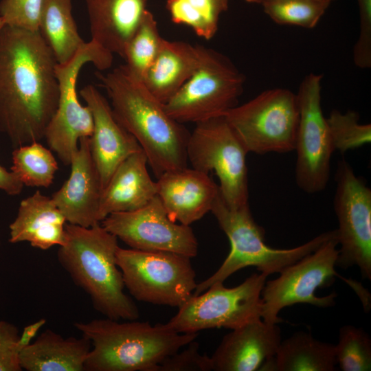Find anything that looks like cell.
Wrapping results in <instances>:
<instances>
[{"mask_svg": "<svg viewBox=\"0 0 371 371\" xmlns=\"http://www.w3.org/2000/svg\"><path fill=\"white\" fill-rule=\"evenodd\" d=\"M57 62L38 31H0V131L14 148L39 142L58 103Z\"/></svg>", "mask_w": 371, "mask_h": 371, "instance_id": "cell-1", "label": "cell"}, {"mask_svg": "<svg viewBox=\"0 0 371 371\" xmlns=\"http://www.w3.org/2000/svg\"><path fill=\"white\" fill-rule=\"evenodd\" d=\"M96 74L115 119L139 143L157 179L165 172L187 167L190 133L166 112L144 82L124 65Z\"/></svg>", "mask_w": 371, "mask_h": 371, "instance_id": "cell-2", "label": "cell"}, {"mask_svg": "<svg viewBox=\"0 0 371 371\" xmlns=\"http://www.w3.org/2000/svg\"><path fill=\"white\" fill-rule=\"evenodd\" d=\"M117 240L100 223L85 227L67 223L57 258L75 284L89 295L95 310L109 319L136 320L138 308L124 293L116 262Z\"/></svg>", "mask_w": 371, "mask_h": 371, "instance_id": "cell-3", "label": "cell"}, {"mask_svg": "<svg viewBox=\"0 0 371 371\" xmlns=\"http://www.w3.org/2000/svg\"><path fill=\"white\" fill-rule=\"evenodd\" d=\"M74 326L91 344L85 371H156L161 361L197 337L177 333L164 324L120 322L107 317Z\"/></svg>", "mask_w": 371, "mask_h": 371, "instance_id": "cell-4", "label": "cell"}, {"mask_svg": "<svg viewBox=\"0 0 371 371\" xmlns=\"http://www.w3.org/2000/svg\"><path fill=\"white\" fill-rule=\"evenodd\" d=\"M227 236L230 251L221 267L208 278L197 283L192 295H198L216 282L224 281L235 272L254 266L267 276L280 273L284 267L314 251L330 238L334 230L324 232L312 240L291 249H275L265 240V229L255 221L249 203L228 205L220 192L210 211Z\"/></svg>", "mask_w": 371, "mask_h": 371, "instance_id": "cell-5", "label": "cell"}, {"mask_svg": "<svg viewBox=\"0 0 371 371\" xmlns=\"http://www.w3.org/2000/svg\"><path fill=\"white\" fill-rule=\"evenodd\" d=\"M116 262L125 288L140 302L179 308L197 285L191 258L182 254L118 247Z\"/></svg>", "mask_w": 371, "mask_h": 371, "instance_id": "cell-6", "label": "cell"}, {"mask_svg": "<svg viewBox=\"0 0 371 371\" xmlns=\"http://www.w3.org/2000/svg\"><path fill=\"white\" fill-rule=\"evenodd\" d=\"M245 81L223 54L203 46L197 69L165 104L166 112L181 124H195L224 115L238 105Z\"/></svg>", "mask_w": 371, "mask_h": 371, "instance_id": "cell-7", "label": "cell"}, {"mask_svg": "<svg viewBox=\"0 0 371 371\" xmlns=\"http://www.w3.org/2000/svg\"><path fill=\"white\" fill-rule=\"evenodd\" d=\"M267 276L254 273L240 284L227 288L216 282L192 295L164 325L179 333L225 328L235 329L262 319L261 291Z\"/></svg>", "mask_w": 371, "mask_h": 371, "instance_id": "cell-8", "label": "cell"}, {"mask_svg": "<svg viewBox=\"0 0 371 371\" xmlns=\"http://www.w3.org/2000/svg\"><path fill=\"white\" fill-rule=\"evenodd\" d=\"M224 116L248 153H285L295 150L299 110L296 94L289 89L264 91Z\"/></svg>", "mask_w": 371, "mask_h": 371, "instance_id": "cell-9", "label": "cell"}, {"mask_svg": "<svg viewBox=\"0 0 371 371\" xmlns=\"http://www.w3.org/2000/svg\"><path fill=\"white\" fill-rule=\"evenodd\" d=\"M247 153L224 115L196 124L187 145L192 168L207 174L214 171L220 194L231 207L248 203Z\"/></svg>", "mask_w": 371, "mask_h": 371, "instance_id": "cell-10", "label": "cell"}, {"mask_svg": "<svg viewBox=\"0 0 371 371\" xmlns=\"http://www.w3.org/2000/svg\"><path fill=\"white\" fill-rule=\"evenodd\" d=\"M108 50L91 40L69 61L56 64V75L59 85L56 111L45 133L49 149L66 166L78 147L79 140L90 137L93 131V119L89 108L78 99L76 82L82 67L92 63L98 70L109 69L113 56Z\"/></svg>", "mask_w": 371, "mask_h": 371, "instance_id": "cell-11", "label": "cell"}, {"mask_svg": "<svg viewBox=\"0 0 371 371\" xmlns=\"http://www.w3.org/2000/svg\"><path fill=\"white\" fill-rule=\"evenodd\" d=\"M335 229L333 235L314 251L284 267L276 279L265 282L261 291L262 320L276 324L282 322L280 311L295 304L326 308L335 305V293L318 297L317 289L329 286L335 276L339 249Z\"/></svg>", "mask_w": 371, "mask_h": 371, "instance_id": "cell-12", "label": "cell"}, {"mask_svg": "<svg viewBox=\"0 0 371 371\" xmlns=\"http://www.w3.org/2000/svg\"><path fill=\"white\" fill-rule=\"evenodd\" d=\"M323 76L309 74L296 94L299 110L295 150L297 186L304 192L324 190L328 182L330 159L335 151L326 117L321 105Z\"/></svg>", "mask_w": 371, "mask_h": 371, "instance_id": "cell-13", "label": "cell"}, {"mask_svg": "<svg viewBox=\"0 0 371 371\" xmlns=\"http://www.w3.org/2000/svg\"><path fill=\"white\" fill-rule=\"evenodd\" d=\"M333 205L340 245L336 266H357L363 279L371 280V190L344 159L337 163Z\"/></svg>", "mask_w": 371, "mask_h": 371, "instance_id": "cell-14", "label": "cell"}, {"mask_svg": "<svg viewBox=\"0 0 371 371\" xmlns=\"http://www.w3.org/2000/svg\"><path fill=\"white\" fill-rule=\"evenodd\" d=\"M100 224L132 249L170 251L191 258L198 254L191 227L172 221L157 195L138 210L110 214Z\"/></svg>", "mask_w": 371, "mask_h": 371, "instance_id": "cell-15", "label": "cell"}, {"mask_svg": "<svg viewBox=\"0 0 371 371\" xmlns=\"http://www.w3.org/2000/svg\"><path fill=\"white\" fill-rule=\"evenodd\" d=\"M281 341L277 324H268L262 319L249 322L223 337L210 357L212 370H272Z\"/></svg>", "mask_w": 371, "mask_h": 371, "instance_id": "cell-16", "label": "cell"}, {"mask_svg": "<svg viewBox=\"0 0 371 371\" xmlns=\"http://www.w3.org/2000/svg\"><path fill=\"white\" fill-rule=\"evenodd\" d=\"M80 94L93 115L90 150L103 189L117 166L142 148L135 138L117 122L110 102L95 86H85Z\"/></svg>", "mask_w": 371, "mask_h": 371, "instance_id": "cell-17", "label": "cell"}, {"mask_svg": "<svg viewBox=\"0 0 371 371\" xmlns=\"http://www.w3.org/2000/svg\"><path fill=\"white\" fill-rule=\"evenodd\" d=\"M69 166V178L52 199L68 223L85 227L100 223L98 211L102 188L91 153L89 137L79 140Z\"/></svg>", "mask_w": 371, "mask_h": 371, "instance_id": "cell-18", "label": "cell"}, {"mask_svg": "<svg viewBox=\"0 0 371 371\" xmlns=\"http://www.w3.org/2000/svg\"><path fill=\"white\" fill-rule=\"evenodd\" d=\"M156 183L169 218L189 226L211 211L219 192L209 174L188 167L165 172Z\"/></svg>", "mask_w": 371, "mask_h": 371, "instance_id": "cell-19", "label": "cell"}, {"mask_svg": "<svg viewBox=\"0 0 371 371\" xmlns=\"http://www.w3.org/2000/svg\"><path fill=\"white\" fill-rule=\"evenodd\" d=\"M91 39L122 58L147 9V0H85Z\"/></svg>", "mask_w": 371, "mask_h": 371, "instance_id": "cell-20", "label": "cell"}, {"mask_svg": "<svg viewBox=\"0 0 371 371\" xmlns=\"http://www.w3.org/2000/svg\"><path fill=\"white\" fill-rule=\"evenodd\" d=\"M143 150L125 159L102 189L98 217L101 221L115 212L138 210L157 196V183L151 179Z\"/></svg>", "mask_w": 371, "mask_h": 371, "instance_id": "cell-21", "label": "cell"}, {"mask_svg": "<svg viewBox=\"0 0 371 371\" xmlns=\"http://www.w3.org/2000/svg\"><path fill=\"white\" fill-rule=\"evenodd\" d=\"M67 223L52 197L37 190L21 201L16 216L9 226V241L27 242L42 250L59 247L65 241Z\"/></svg>", "mask_w": 371, "mask_h": 371, "instance_id": "cell-22", "label": "cell"}, {"mask_svg": "<svg viewBox=\"0 0 371 371\" xmlns=\"http://www.w3.org/2000/svg\"><path fill=\"white\" fill-rule=\"evenodd\" d=\"M203 46L164 38L143 82L161 103L167 102L200 64Z\"/></svg>", "mask_w": 371, "mask_h": 371, "instance_id": "cell-23", "label": "cell"}, {"mask_svg": "<svg viewBox=\"0 0 371 371\" xmlns=\"http://www.w3.org/2000/svg\"><path fill=\"white\" fill-rule=\"evenodd\" d=\"M91 344L85 337H64L47 329L19 352L21 368L27 371H85Z\"/></svg>", "mask_w": 371, "mask_h": 371, "instance_id": "cell-24", "label": "cell"}, {"mask_svg": "<svg viewBox=\"0 0 371 371\" xmlns=\"http://www.w3.org/2000/svg\"><path fill=\"white\" fill-rule=\"evenodd\" d=\"M337 364L335 345L300 331L281 341L272 370L334 371Z\"/></svg>", "mask_w": 371, "mask_h": 371, "instance_id": "cell-25", "label": "cell"}, {"mask_svg": "<svg viewBox=\"0 0 371 371\" xmlns=\"http://www.w3.org/2000/svg\"><path fill=\"white\" fill-rule=\"evenodd\" d=\"M72 0H45L38 32L58 64L71 60L86 42L80 36L72 15Z\"/></svg>", "mask_w": 371, "mask_h": 371, "instance_id": "cell-26", "label": "cell"}, {"mask_svg": "<svg viewBox=\"0 0 371 371\" xmlns=\"http://www.w3.org/2000/svg\"><path fill=\"white\" fill-rule=\"evenodd\" d=\"M228 4L229 0H167L166 9L174 23L186 25L198 36L210 40L217 32Z\"/></svg>", "mask_w": 371, "mask_h": 371, "instance_id": "cell-27", "label": "cell"}, {"mask_svg": "<svg viewBox=\"0 0 371 371\" xmlns=\"http://www.w3.org/2000/svg\"><path fill=\"white\" fill-rule=\"evenodd\" d=\"M12 161L10 170L29 187H49L58 170L52 150L38 142L14 148Z\"/></svg>", "mask_w": 371, "mask_h": 371, "instance_id": "cell-28", "label": "cell"}, {"mask_svg": "<svg viewBox=\"0 0 371 371\" xmlns=\"http://www.w3.org/2000/svg\"><path fill=\"white\" fill-rule=\"evenodd\" d=\"M163 40L153 14L147 10L124 53V66L133 77L143 82Z\"/></svg>", "mask_w": 371, "mask_h": 371, "instance_id": "cell-29", "label": "cell"}, {"mask_svg": "<svg viewBox=\"0 0 371 371\" xmlns=\"http://www.w3.org/2000/svg\"><path fill=\"white\" fill-rule=\"evenodd\" d=\"M261 5L274 23L305 28L314 27L329 6L315 0H266Z\"/></svg>", "mask_w": 371, "mask_h": 371, "instance_id": "cell-30", "label": "cell"}, {"mask_svg": "<svg viewBox=\"0 0 371 371\" xmlns=\"http://www.w3.org/2000/svg\"><path fill=\"white\" fill-rule=\"evenodd\" d=\"M335 352L337 363L343 371L371 370V339L363 328L343 326Z\"/></svg>", "mask_w": 371, "mask_h": 371, "instance_id": "cell-31", "label": "cell"}, {"mask_svg": "<svg viewBox=\"0 0 371 371\" xmlns=\"http://www.w3.org/2000/svg\"><path fill=\"white\" fill-rule=\"evenodd\" d=\"M326 121L335 150L344 153L371 142V125L361 124L357 112L334 109Z\"/></svg>", "mask_w": 371, "mask_h": 371, "instance_id": "cell-32", "label": "cell"}, {"mask_svg": "<svg viewBox=\"0 0 371 371\" xmlns=\"http://www.w3.org/2000/svg\"><path fill=\"white\" fill-rule=\"evenodd\" d=\"M45 0H1L0 16L5 25L38 31Z\"/></svg>", "mask_w": 371, "mask_h": 371, "instance_id": "cell-33", "label": "cell"}, {"mask_svg": "<svg viewBox=\"0 0 371 371\" xmlns=\"http://www.w3.org/2000/svg\"><path fill=\"white\" fill-rule=\"evenodd\" d=\"M195 340L188 344L183 350L166 358L157 366L156 371L212 370L210 357L199 352V344Z\"/></svg>", "mask_w": 371, "mask_h": 371, "instance_id": "cell-34", "label": "cell"}, {"mask_svg": "<svg viewBox=\"0 0 371 371\" xmlns=\"http://www.w3.org/2000/svg\"><path fill=\"white\" fill-rule=\"evenodd\" d=\"M359 14V34L352 50L355 65L360 69L371 67V0H357Z\"/></svg>", "mask_w": 371, "mask_h": 371, "instance_id": "cell-35", "label": "cell"}, {"mask_svg": "<svg viewBox=\"0 0 371 371\" xmlns=\"http://www.w3.org/2000/svg\"><path fill=\"white\" fill-rule=\"evenodd\" d=\"M19 336L13 324L0 319V371H21Z\"/></svg>", "mask_w": 371, "mask_h": 371, "instance_id": "cell-36", "label": "cell"}, {"mask_svg": "<svg viewBox=\"0 0 371 371\" xmlns=\"http://www.w3.org/2000/svg\"><path fill=\"white\" fill-rule=\"evenodd\" d=\"M23 184L11 170L0 164V190L10 196H16L22 192Z\"/></svg>", "mask_w": 371, "mask_h": 371, "instance_id": "cell-37", "label": "cell"}, {"mask_svg": "<svg viewBox=\"0 0 371 371\" xmlns=\"http://www.w3.org/2000/svg\"><path fill=\"white\" fill-rule=\"evenodd\" d=\"M45 319L39 320L25 326L19 336L21 350L30 344L36 337L40 328L45 324Z\"/></svg>", "mask_w": 371, "mask_h": 371, "instance_id": "cell-38", "label": "cell"}, {"mask_svg": "<svg viewBox=\"0 0 371 371\" xmlns=\"http://www.w3.org/2000/svg\"><path fill=\"white\" fill-rule=\"evenodd\" d=\"M246 2L249 3H255V4H262L264 1L266 0H245Z\"/></svg>", "mask_w": 371, "mask_h": 371, "instance_id": "cell-39", "label": "cell"}, {"mask_svg": "<svg viewBox=\"0 0 371 371\" xmlns=\"http://www.w3.org/2000/svg\"><path fill=\"white\" fill-rule=\"evenodd\" d=\"M315 1L322 2V3H326V4H328V5H330V4L331 3V2L333 1H335V0H315Z\"/></svg>", "mask_w": 371, "mask_h": 371, "instance_id": "cell-40", "label": "cell"}, {"mask_svg": "<svg viewBox=\"0 0 371 371\" xmlns=\"http://www.w3.org/2000/svg\"><path fill=\"white\" fill-rule=\"evenodd\" d=\"M4 25H5V23L3 20L2 19V18L0 16V31L4 27Z\"/></svg>", "mask_w": 371, "mask_h": 371, "instance_id": "cell-41", "label": "cell"}]
</instances>
